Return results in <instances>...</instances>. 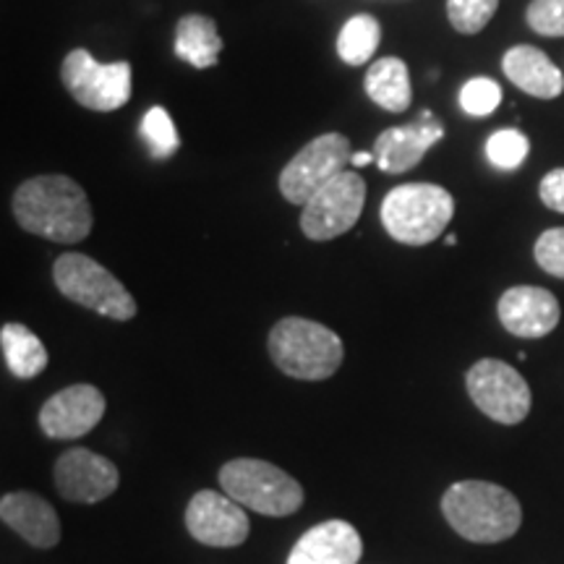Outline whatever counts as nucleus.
I'll return each instance as SVG.
<instances>
[{
	"mask_svg": "<svg viewBox=\"0 0 564 564\" xmlns=\"http://www.w3.org/2000/svg\"><path fill=\"white\" fill-rule=\"evenodd\" d=\"M502 102V87L486 76H476V79L465 82L460 89V108L474 118H486Z\"/></svg>",
	"mask_w": 564,
	"mask_h": 564,
	"instance_id": "26",
	"label": "nucleus"
},
{
	"mask_svg": "<svg viewBox=\"0 0 564 564\" xmlns=\"http://www.w3.org/2000/svg\"><path fill=\"white\" fill-rule=\"evenodd\" d=\"M53 280L68 301L79 303L89 312L116 322H129L137 316V301L126 291L116 274L84 253H63L53 267Z\"/></svg>",
	"mask_w": 564,
	"mask_h": 564,
	"instance_id": "6",
	"label": "nucleus"
},
{
	"mask_svg": "<svg viewBox=\"0 0 564 564\" xmlns=\"http://www.w3.org/2000/svg\"><path fill=\"white\" fill-rule=\"evenodd\" d=\"M220 486L246 510L288 518L303 505V486L278 465L257 457H236L220 468Z\"/></svg>",
	"mask_w": 564,
	"mask_h": 564,
	"instance_id": "5",
	"label": "nucleus"
},
{
	"mask_svg": "<svg viewBox=\"0 0 564 564\" xmlns=\"http://www.w3.org/2000/svg\"><path fill=\"white\" fill-rule=\"evenodd\" d=\"M528 26L541 37H564V0H533Z\"/></svg>",
	"mask_w": 564,
	"mask_h": 564,
	"instance_id": "27",
	"label": "nucleus"
},
{
	"mask_svg": "<svg viewBox=\"0 0 564 564\" xmlns=\"http://www.w3.org/2000/svg\"><path fill=\"white\" fill-rule=\"evenodd\" d=\"M223 40L215 21L202 13H188L175 30V55L194 68H212L220 61Z\"/></svg>",
	"mask_w": 564,
	"mask_h": 564,
	"instance_id": "20",
	"label": "nucleus"
},
{
	"mask_svg": "<svg viewBox=\"0 0 564 564\" xmlns=\"http://www.w3.org/2000/svg\"><path fill=\"white\" fill-rule=\"evenodd\" d=\"M13 217L32 236L55 243H79L91 232V204L68 175H37L13 194Z\"/></svg>",
	"mask_w": 564,
	"mask_h": 564,
	"instance_id": "1",
	"label": "nucleus"
},
{
	"mask_svg": "<svg viewBox=\"0 0 564 564\" xmlns=\"http://www.w3.org/2000/svg\"><path fill=\"white\" fill-rule=\"evenodd\" d=\"M465 387H468L470 400L478 411L505 426L523 423L525 415L531 413V387L523 373L499 358L478 361L465 373Z\"/></svg>",
	"mask_w": 564,
	"mask_h": 564,
	"instance_id": "8",
	"label": "nucleus"
},
{
	"mask_svg": "<svg viewBox=\"0 0 564 564\" xmlns=\"http://www.w3.org/2000/svg\"><path fill=\"white\" fill-rule=\"evenodd\" d=\"M186 528L204 546H241L249 539V514L228 494L204 489L186 507Z\"/></svg>",
	"mask_w": 564,
	"mask_h": 564,
	"instance_id": "12",
	"label": "nucleus"
},
{
	"mask_svg": "<svg viewBox=\"0 0 564 564\" xmlns=\"http://www.w3.org/2000/svg\"><path fill=\"white\" fill-rule=\"evenodd\" d=\"M0 348H3L6 366H9L13 377L34 379L47 369L45 345L24 324H3V329H0Z\"/></svg>",
	"mask_w": 564,
	"mask_h": 564,
	"instance_id": "21",
	"label": "nucleus"
},
{
	"mask_svg": "<svg viewBox=\"0 0 564 564\" xmlns=\"http://www.w3.org/2000/svg\"><path fill=\"white\" fill-rule=\"evenodd\" d=\"M502 70L514 87L523 89L525 95L539 97V100H554L564 89L562 70L554 66V61L546 53H541L533 45H518L507 51Z\"/></svg>",
	"mask_w": 564,
	"mask_h": 564,
	"instance_id": "18",
	"label": "nucleus"
},
{
	"mask_svg": "<svg viewBox=\"0 0 564 564\" xmlns=\"http://www.w3.org/2000/svg\"><path fill=\"white\" fill-rule=\"evenodd\" d=\"M350 141L343 133H322L308 141L295 158L282 167L280 173V192L291 204H301L306 207V202L327 186L335 175L345 171V165L350 162Z\"/></svg>",
	"mask_w": 564,
	"mask_h": 564,
	"instance_id": "9",
	"label": "nucleus"
},
{
	"mask_svg": "<svg viewBox=\"0 0 564 564\" xmlns=\"http://www.w3.org/2000/svg\"><path fill=\"white\" fill-rule=\"evenodd\" d=\"M139 133L141 139L147 141V147H150V154L154 160L173 158L181 147V137L178 131H175L173 118L167 116V110L160 108V105L147 110V116L141 118Z\"/></svg>",
	"mask_w": 564,
	"mask_h": 564,
	"instance_id": "23",
	"label": "nucleus"
},
{
	"mask_svg": "<svg viewBox=\"0 0 564 564\" xmlns=\"http://www.w3.org/2000/svg\"><path fill=\"white\" fill-rule=\"evenodd\" d=\"M366 95L371 102L390 112H405L411 108L413 87H411V70H408L405 61L387 55V58L373 61L369 70H366Z\"/></svg>",
	"mask_w": 564,
	"mask_h": 564,
	"instance_id": "19",
	"label": "nucleus"
},
{
	"mask_svg": "<svg viewBox=\"0 0 564 564\" xmlns=\"http://www.w3.org/2000/svg\"><path fill=\"white\" fill-rule=\"evenodd\" d=\"M379 40H382V26L369 13H358L345 21L337 37V55L348 63V66H364L366 61L373 58Z\"/></svg>",
	"mask_w": 564,
	"mask_h": 564,
	"instance_id": "22",
	"label": "nucleus"
},
{
	"mask_svg": "<svg viewBox=\"0 0 564 564\" xmlns=\"http://www.w3.org/2000/svg\"><path fill=\"white\" fill-rule=\"evenodd\" d=\"M444 241H447V246H455L457 243V236H447V238H444Z\"/></svg>",
	"mask_w": 564,
	"mask_h": 564,
	"instance_id": "31",
	"label": "nucleus"
},
{
	"mask_svg": "<svg viewBox=\"0 0 564 564\" xmlns=\"http://www.w3.org/2000/svg\"><path fill=\"white\" fill-rule=\"evenodd\" d=\"M361 554V533L345 520H327L295 541L285 564H358Z\"/></svg>",
	"mask_w": 564,
	"mask_h": 564,
	"instance_id": "16",
	"label": "nucleus"
},
{
	"mask_svg": "<svg viewBox=\"0 0 564 564\" xmlns=\"http://www.w3.org/2000/svg\"><path fill=\"white\" fill-rule=\"evenodd\" d=\"M270 356L285 377L322 382L340 369L345 348L333 329L303 316H285L270 333Z\"/></svg>",
	"mask_w": 564,
	"mask_h": 564,
	"instance_id": "3",
	"label": "nucleus"
},
{
	"mask_svg": "<svg viewBox=\"0 0 564 564\" xmlns=\"http://www.w3.org/2000/svg\"><path fill=\"white\" fill-rule=\"evenodd\" d=\"M539 196L549 209L562 212L564 215V167H556V171L544 175V181L539 186Z\"/></svg>",
	"mask_w": 564,
	"mask_h": 564,
	"instance_id": "29",
	"label": "nucleus"
},
{
	"mask_svg": "<svg viewBox=\"0 0 564 564\" xmlns=\"http://www.w3.org/2000/svg\"><path fill=\"white\" fill-rule=\"evenodd\" d=\"M382 225L398 243L429 246L455 217V199L436 183H403L382 202Z\"/></svg>",
	"mask_w": 564,
	"mask_h": 564,
	"instance_id": "4",
	"label": "nucleus"
},
{
	"mask_svg": "<svg viewBox=\"0 0 564 564\" xmlns=\"http://www.w3.org/2000/svg\"><path fill=\"white\" fill-rule=\"evenodd\" d=\"M61 79L68 95L87 110L112 112L121 110L131 100V63H97L84 47H76L66 55L61 66Z\"/></svg>",
	"mask_w": 564,
	"mask_h": 564,
	"instance_id": "7",
	"label": "nucleus"
},
{
	"mask_svg": "<svg viewBox=\"0 0 564 564\" xmlns=\"http://www.w3.org/2000/svg\"><path fill=\"white\" fill-rule=\"evenodd\" d=\"M377 160V154L373 152H356L350 158V165H356V167H366V165H371V162Z\"/></svg>",
	"mask_w": 564,
	"mask_h": 564,
	"instance_id": "30",
	"label": "nucleus"
},
{
	"mask_svg": "<svg viewBox=\"0 0 564 564\" xmlns=\"http://www.w3.org/2000/svg\"><path fill=\"white\" fill-rule=\"evenodd\" d=\"M499 0H447L449 24L460 34H478L494 19Z\"/></svg>",
	"mask_w": 564,
	"mask_h": 564,
	"instance_id": "25",
	"label": "nucleus"
},
{
	"mask_svg": "<svg viewBox=\"0 0 564 564\" xmlns=\"http://www.w3.org/2000/svg\"><path fill=\"white\" fill-rule=\"evenodd\" d=\"M533 253L541 270L564 280V228H549L541 232Z\"/></svg>",
	"mask_w": 564,
	"mask_h": 564,
	"instance_id": "28",
	"label": "nucleus"
},
{
	"mask_svg": "<svg viewBox=\"0 0 564 564\" xmlns=\"http://www.w3.org/2000/svg\"><path fill=\"white\" fill-rule=\"evenodd\" d=\"M55 489L66 502L97 505L121 484L116 463L87 447H70L58 457L53 470Z\"/></svg>",
	"mask_w": 564,
	"mask_h": 564,
	"instance_id": "11",
	"label": "nucleus"
},
{
	"mask_svg": "<svg viewBox=\"0 0 564 564\" xmlns=\"http://www.w3.org/2000/svg\"><path fill=\"white\" fill-rule=\"evenodd\" d=\"M105 415V394L95 384H70L55 392L40 411L47 440H82Z\"/></svg>",
	"mask_w": 564,
	"mask_h": 564,
	"instance_id": "13",
	"label": "nucleus"
},
{
	"mask_svg": "<svg viewBox=\"0 0 564 564\" xmlns=\"http://www.w3.org/2000/svg\"><path fill=\"white\" fill-rule=\"evenodd\" d=\"M528 152H531V141L518 129H502L491 133L489 141H486V158L499 171H518L525 162Z\"/></svg>",
	"mask_w": 564,
	"mask_h": 564,
	"instance_id": "24",
	"label": "nucleus"
},
{
	"mask_svg": "<svg viewBox=\"0 0 564 564\" xmlns=\"http://www.w3.org/2000/svg\"><path fill=\"white\" fill-rule=\"evenodd\" d=\"M366 204V183L358 173L343 171L306 202L301 215L303 236L333 241L358 223Z\"/></svg>",
	"mask_w": 564,
	"mask_h": 564,
	"instance_id": "10",
	"label": "nucleus"
},
{
	"mask_svg": "<svg viewBox=\"0 0 564 564\" xmlns=\"http://www.w3.org/2000/svg\"><path fill=\"white\" fill-rule=\"evenodd\" d=\"M0 520L34 549H53L61 541L58 512L40 494H3V499H0Z\"/></svg>",
	"mask_w": 564,
	"mask_h": 564,
	"instance_id": "17",
	"label": "nucleus"
},
{
	"mask_svg": "<svg viewBox=\"0 0 564 564\" xmlns=\"http://www.w3.org/2000/svg\"><path fill=\"white\" fill-rule=\"evenodd\" d=\"M444 137V126L432 110H423L411 126H394L373 141V154L382 173L400 175L413 171L432 147Z\"/></svg>",
	"mask_w": 564,
	"mask_h": 564,
	"instance_id": "14",
	"label": "nucleus"
},
{
	"mask_svg": "<svg viewBox=\"0 0 564 564\" xmlns=\"http://www.w3.org/2000/svg\"><path fill=\"white\" fill-rule=\"evenodd\" d=\"M442 512L449 528L474 544L512 539L523 523L518 497L491 481H457L444 491Z\"/></svg>",
	"mask_w": 564,
	"mask_h": 564,
	"instance_id": "2",
	"label": "nucleus"
},
{
	"mask_svg": "<svg viewBox=\"0 0 564 564\" xmlns=\"http://www.w3.org/2000/svg\"><path fill=\"white\" fill-rule=\"evenodd\" d=\"M497 312L507 333L514 337H528V340H539V337L554 333L562 316L556 295L546 288L535 285H518L505 291Z\"/></svg>",
	"mask_w": 564,
	"mask_h": 564,
	"instance_id": "15",
	"label": "nucleus"
}]
</instances>
